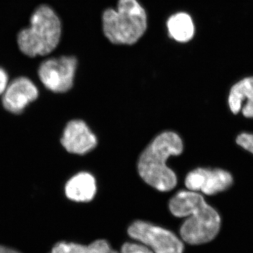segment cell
I'll list each match as a JSON object with an SVG mask.
<instances>
[{
  "instance_id": "6da1fadb",
  "label": "cell",
  "mask_w": 253,
  "mask_h": 253,
  "mask_svg": "<svg viewBox=\"0 0 253 253\" xmlns=\"http://www.w3.org/2000/svg\"><path fill=\"white\" fill-rule=\"evenodd\" d=\"M169 208L175 217H186L180 228L181 238L186 244H206L219 233V213L199 192L189 190L179 191L169 201Z\"/></svg>"
},
{
  "instance_id": "2e32d148",
  "label": "cell",
  "mask_w": 253,
  "mask_h": 253,
  "mask_svg": "<svg viewBox=\"0 0 253 253\" xmlns=\"http://www.w3.org/2000/svg\"><path fill=\"white\" fill-rule=\"evenodd\" d=\"M8 86V75L2 68H0V95L3 94Z\"/></svg>"
},
{
  "instance_id": "9a60e30c",
  "label": "cell",
  "mask_w": 253,
  "mask_h": 253,
  "mask_svg": "<svg viewBox=\"0 0 253 253\" xmlns=\"http://www.w3.org/2000/svg\"><path fill=\"white\" fill-rule=\"evenodd\" d=\"M236 144L241 148L253 154V134L249 132H243L236 137Z\"/></svg>"
},
{
  "instance_id": "7a4b0ae2",
  "label": "cell",
  "mask_w": 253,
  "mask_h": 253,
  "mask_svg": "<svg viewBox=\"0 0 253 253\" xmlns=\"http://www.w3.org/2000/svg\"><path fill=\"white\" fill-rule=\"evenodd\" d=\"M183 149L182 140L175 132L161 133L141 154L137 164L139 175L146 184L158 191H171L177 184V178L166 163L171 156L180 155Z\"/></svg>"
},
{
  "instance_id": "5b68a950",
  "label": "cell",
  "mask_w": 253,
  "mask_h": 253,
  "mask_svg": "<svg viewBox=\"0 0 253 253\" xmlns=\"http://www.w3.org/2000/svg\"><path fill=\"white\" fill-rule=\"evenodd\" d=\"M128 234L154 253H183L184 245L172 231L144 221H136L128 228Z\"/></svg>"
},
{
  "instance_id": "277c9868",
  "label": "cell",
  "mask_w": 253,
  "mask_h": 253,
  "mask_svg": "<svg viewBox=\"0 0 253 253\" xmlns=\"http://www.w3.org/2000/svg\"><path fill=\"white\" fill-rule=\"evenodd\" d=\"M102 22L105 36L111 43L132 45L144 36L147 16L136 0H119L117 9L104 11Z\"/></svg>"
},
{
  "instance_id": "5bb4252c",
  "label": "cell",
  "mask_w": 253,
  "mask_h": 253,
  "mask_svg": "<svg viewBox=\"0 0 253 253\" xmlns=\"http://www.w3.org/2000/svg\"><path fill=\"white\" fill-rule=\"evenodd\" d=\"M120 253H154L149 248L141 243H126Z\"/></svg>"
},
{
  "instance_id": "ba28073f",
  "label": "cell",
  "mask_w": 253,
  "mask_h": 253,
  "mask_svg": "<svg viewBox=\"0 0 253 253\" xmlns=\"http://www.w3.org/2000/svg\"><path fill=\"white\" fill-rule=\"evenodd\" d=\"M38 96V88L29 78H16L8 84L3 94V106L10 113L19 114L28 105L36 101Z\"/></svg>"
},
{
  "instance_id": "52a82bcc",
  "label": "cell",
  "mask_w": 253,
  "mask_h": 253,
  "mask_svg": "<svg viewBox=\"0 0 253 253\" xmlns=\"http://www.w3.org/2000/svg\"><path fill=\"white\" fill-rule=\"evenodd\" d=\"M234 182L232 174L224 169L197 168L186 176L185 185L189 191H201L212 196L229 189Z\"/></svg>"
},
{
  "instance_id": "8fae6325",
  "label": "cell",
  "mask_w": 253,
  "mask_h": 253,
  "mask_svg": "<svg viewBox=\"0 0 253 253\" xmlns=\"http://www.w3.org/2000/svg\"><path fill=\"white\" fill-rule=\"evenodd\" d=\"M96 192V180L88 172H80L68 181L65 186L66 197L75 202H89Z\"/></svg>"
},
{
  "instance_id": "30bf717a",
  "label": "cell",
  "mask_w": 253,
  "mask_h": 253,
  "mask_svg": "<svg viewBox=\"0 0 253 253\" xmlns=\"http://www.w3.org/2000/svg\"><path fill=\"white\" fill-rule=\"evenodd\" d=\"M228 104L234 114L241 112L244 117L253 118V77L244 78L232 86Z\"/></svg>"
},
{
  "instance_id": "4fadbf2b",
  "label": "cell",
  "mask_w": 253,
  "mask_h": 253,
  "mask_svg": "<svg viewBox=\"0 0 253 253\" xmlns=\"http://www.w3.org/2000/svg\"><path fill=\"white\" fill-rule=\"evenodd\" d=\"M103 249L101 240L95 241L88 246L61 241L53 246L49 253H103Z\"/></svg>"
},
{
  "instance_id": "7c38bea8",
  "label": "cell",
  "mask_w": 253,
  "mask_h": 253,
  "mask_svg": "<svg viewBox=\"0 0 253 253\" xmlns=\"http://www.w3.org/2000/svg\"><path fill=\"white\" fill-rule=\"evenodd\" d=\"M168 33L179 42H187L194 36V25L189 14L177 13L169 17L167 22Z\"/></svg>"
},
{
  "instance_id": "9c48e42d",
  "label": "cell",
  "mask_w": 253,
  "mask_h": 253,
  "mask_svg": "<svg viewBox=\"0 0 253 253\" xmlns=\"http://www.w3.org/2000/svg\"><path fill=\"white\" fill-rule=\"evenodd\" d=\"M61 142L68 152L84 155L96 147L97 139L84 121L74 120L66 125Z\"/></svg>"
},
{
  "instance_id": "3957f363",
  "label": "cell",
  "mask_w": 253,
  "mask_h": 253,
  "mask_svg": "<svg viewBox=\"0 0 253 253\" xmlns=\"http://www.w3.org/2000/svg\"><path fill=\"white\" fill-rule=\"evenodd\" d=\"M61 31V21L54 10L41 5L32 14L30 27L18 33V47L29 57L46 56L57 47Z\"/></svg>"
},
{
  "instance_id": "8992f818",
  "label": "cell",
  "mask_w": 253,
  "mask_h": 253,
  "mask_svg": "<svg viewBox=\"0 0 253 253\" xmlns=\"http://www.w3.org/2000/svg\"><path fill=\"white\" fill-rule=\"evenodd\" d=\"M78 66L74 56H60L43 61L38 76L46 89L54 93L67 92L72 88Z\"/></svg>"
},
{
  "instance_id": "e0dca14e",
  "label": "cell",
  "mask_w": 253,
  "mask_h": 253,
  "mask_svg": "<svg viewBox=\"0 0 253 253\" xmlns=\"http://www.w3.org/2000/svg\"><path fill=\"white\" fill-rule=\"evenodd\" d=\"M0 253H21L17 250L11 249L7 246L0 245Z\"/></svg>"
}]
</instances>
